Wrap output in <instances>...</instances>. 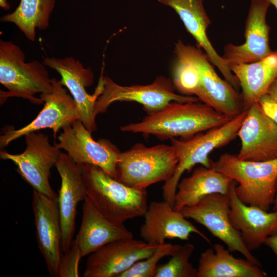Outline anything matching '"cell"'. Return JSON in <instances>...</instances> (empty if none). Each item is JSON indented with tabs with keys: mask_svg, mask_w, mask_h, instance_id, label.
Returning <instances> with one entry per match:
<instances>
[{
	"mask_svg": "<svg viewBox=\"0 0 277 277\" xmlns=\"http://www.w3.org/2000/svg\"><path fill=\"white\" fill-rule=\"evenodd\" d=\"M229 66L239 82L244 110H247L267 93L277 77V50L256 62Z\"/></svg>",
	"mask_w": 277,
	"mask_h": 277,
	"instance_id": "cb8c5ba5",
	"label": "cell"
},
{
	"mask_svg": "<svg viewBox=\"0 0 277 277\" xmlns=\"http://www.w3.org/2000/svg\"><path fill=\"white\" fill-rule=\"evenodd\" d=\"M277 102V77L269 86L267 93Z\"/></svg>",
	"mask_w": 277,
	"mask_h": 277,
	"instance_id": "d6a6232c",
	"label": "cell"
},
{
	"mask_svg": "<svg viewBox=\"0 0 277 277\" xmlns=\"http://www.w3.org/2000/svg\"><path fill=\"white\" fill-rule=\"evenodd\" d=\"M241 160L266 161L277 159V124L266 115L258 102L248 109L238 132Z\"/></svg>",
	"mask_w": 277,
	"mask_h": 277,
	"instance_id": "ac0fdd59",
	"label": "cell"
},
{
	"mask_svg": "<svg viewBox=\"0 0 277 277\" xmlns=\"http://www.w3.org/2000/svg\"><path fill=\"white\" fill-rule=\"evenodd\" d=\"M158 246L132 239L117 240L90 254L84 277H118L138 261L149 256Z\"/></svg>",
	"mask_w": 277,
	"mask_h": 277,
	"instance_id": "5bb4252c",
	"label": "cell"
},
{
	"mask_svg": "<svg viewBox=\"0 0 277 277\" xmlns=\"http://www.w3.org/2000/svg\"><path fill=\"white\" fill-rule=\"evenodd\" d=\"M26 148L19 154H13L1 150L0 158L11 161L18 173L33 190L52 198H58L50 183V171L55 166L61 151L51 145L49 136L42 132H33L25 136Z\"/></svg>",
	"mask_w": 277,
	"mask_h": 277,
	"instance_id": "ba28073f",
	"label": "cell"
},
{
	"mask_svg": "<svg viewBox=\"0 0 277 277\" xmlns=\"http://www.w3.org/2000/svg\"><path fill=\"white\" fill-rule=\"evenodd\" d=\"M103 89L95 104L96 116L106 111L113 103L135 102L142 104L147 113L160 110L171 102H198L196 96L184 95L175 92L172 81L164 76L156 77L150 84L122 86L108 76H103Z\"/></svg>",
	"mask_w": 277,
	"mask_h": 277,
	"instance_id": "52a82bcc",
	"label": "cell"
},
{
	"mask_svg": "<svg viewBox=\"0 0 277 277\" xmlns=\"http://www.w3.org/2000/svg\"><path fill=\"white\" fill-rule=\"evenodd\" d=\"M233 180L227 175L203 166L195 168L190 176L179 182L173 209L178 211L184 207L197 205L203 199L213 193L228 194Z\"/></svg>",
	"mask_w": 277,
	"mask_h": 277,
	"instance_id": "603a6c76",
	"label": "cell"
},
{
	"mask_svg": "<svg viewBox=\"0 0 277 277\" xmlns=\"http://www.w3.org/2000/svg\"><path fill=\"white\" fill-rule=\"evenodd\" d=\"M233 181L230 186V221L241 233L250 251L256 250L264 244L266 240L277 229V209L273 212L264 210L258 207L245 204L237 196Z\"/></svg>",
	"mask_w": 277,
	"mask_h": 277,
	"instance_id": "44dd1931",
	"label": "cell"
},
{
	"mask_svg": "<svg viewBox=\"0 0 277 277\" xmlns=\"http://www.w3.org/2000/svg\"><path fill=\"white\" fill-rule=\"evenodd\" d=\"M277 209V181H276V194H275V201L273 205V210H275Z\"/></svg>",
	"mask_w": 277,
	"mask_h": 277,
	"instance_id": "e575fe53",
	"label": "cell"
},
{
	"mask_svg": "<svg viewBox=\"0 0 277 277\" xmlns=\"http://www.w3.org/2000/svg\"><path fill=\"white\" fill-rule=\"evenodd\" d=\"M55 0H21L12 13L1 17V21L14 24L28 40L36 39V30L46 29Z\"/></svg>",
	"mask_w": 277,
	"mask_h": 277,
	"instance_id": "484cf974",
	"label": "cell"
},
{
	"mask_svg": "<svg viewBox=\"0 0 277 277\" xmlns=\"http://www.w3.org/2000/svg\"><path fill=\"white\" fill-rule=\"evenodd\" d=\"M175 11L187 31L195 40L198 48H202L209 62L221 72L226 81L239 90L240 83L228 64L211 45L206 31L210 20L203 5V0H157Z\"/></svg>",
	"mask_w": 277,
	"mask_h": 277,
	"instance_id": "ffe728a7",
	"label": "cell"
},
{
	"mask_svg": "<svg viewBox=\"0 0 277 277\" xmlns=\"http://www.w3.org/2000/svg\"><path fill=\"white\" fill-rule=\"evenodd\" d=\"M174 51L185 55L197 67L201 81L195 95L200 101L231 118L244 110L241 94L217 75L206 54L199 48L185 44L178 40L175 44Z\"/></svg>",
	"mask_w": 277,
	"mask_h": 277,
	"instance_id": "9c48e42d",
	"label": "cell"
},
{
	"mask_svg": "<svg viewBox=\"0 0 277 277\" xmlns=\"http://www.w3.org/2000/svg\"><path fill=\"white\" fill-rule=\"evenodd\" d=\"M53 90L49 93L40 94L44 106L37 116L29 124L18 129L5 130L0 136V148L28 133L49 128L52 130L54 139L58 131L79 119L76 104L67 89L52 78Z\"/></svg>",
	"mask_w": 277,
	"mask_h": 277,
	"instance_id": "4fadbf2b",
	"label": "cell"
},
{
	"mask_svg": "<svg viewBox=\"0 0 277 277\" xmlns=\"http://www.w3.org/2000/svg\"><path fill=\"white\" fill-rule=\"evenodd\" d=\"M83 201L82 222L74 239L82 257L111 242L133 238L124 224L113 222L105 216L87 196Z\"/></svg>",
	"mask_w": 277,
	"mask_h": 277,
	"instance_id": "7402d4cb",
	"label": "cell"
},
{
	"mask_svg": "<svg viewBox=\"0 0 277 277\" xmlns=\"http://www.w3.org/2000/svg\"><path fill=\"white\" fill-rule=\"evenodd\" d=\"M179 246L165 243L158 246L149 256L138 261L118 277H154L159 262L166 256L171 255Z\"/></svg>",
	"mask_w": 277,
	"mask_h": 277,
	"instance_id": "f1b7e54d",
	"label": "cell"
},
{
	"mask_svg": "<svg viewBox=\"0 0 277 277\" xmlns=\"http://www.w3.org/2000/svg\"><path fill=\"white\" fill-rule=\"evenodd\" d=\"M82 165L86 196L105 216L118 224L144 216L148 208L146 189L128 186L97 166Z\"/></svg>",
	"mask_w": 277,
	"mask_h": 277,
	"instance_id": "7a4b0ae2",
	"label": "cell"
},
{
	"mask_svg": "<svg viewBox=\"0 0 277 277\" xmlns=\"http://www.w3.org/2000/svg\"><path fill=\"white\" fill-rule=\"evenodd\" d=\"M0 6L5 10H8L10 8L7 0H0Z\"/></svg>",
	"mask_w": 277,
	"mask_h": 277,
	"instance_id": "836d02e7",
	"label": "cell"
},
{
	"mask_svg": "<svg viewBox=\"0 0 277 277\" xmlns=\"http://www.w3.org/2000/svg\"><path fill=\"white\" fill-rule=\"evenodd\" d=\"M264 114L277 124V102L269 95L265 94L258 101Z\"/></svg>",
	"mask_w": 277,
	"mask_h": 277,
	"instance_id": "4dcf8cb0",
	"label": "cell"
},
{
	"mask_svg": "<svg viewBox=\"0 0 277 277\" xmlns=\"http://www.w3.org/2000/svg\"><path fill=\"white\" fill-rule=\"evenodd\" d=\"M141 121L122 126L121 130L154 135L165 140L183 138L219 127L232 118L203 102H171L150 113Z\"/></svg>",
	"mask_w": 277,
	"mask_h": 277,
	"instance_id": "6da1fadb",
	"label": "cell"
},
{
	"mask_svg": "<svg viewBox=\"0 0 277 277\" xmlns=\"http://www.w3.org/2000/svg\"><path fill=\"white\" fill-rule=\"evenodd\" d=\"M264 245L270 248L277 258V229L266 240Z\"/></svg>",
	"mask_w": 277,
	"mask_h": 277,
	"instance_id": "1f68e13d",
	"label": "cell"
},
{
	"mask_svg": "<svg viewBox=\"0 0 277 277\" xmlns=\"http://www.w3.org/2000/svg\"><path fill=\"white\" fill-rule=\"evenodd\" d=\"M42 58L46 67L55 70L61 76V83L69 90L76 104L79 120L91 133L95 131V104L103 89L102 75L94 93L91 95L86 90L94 81V73L90 67H84L80 60L71 56H42Z\"/></svg>",
	"mask_w": 277,
	"mask_h": 277,
	"instance_id": "7c38bea8",
	"label": "cell"
},
{
	"mask_svg": "<svg viewBox=\"0 0 277 277\" xmlns=\"http://www.w3.org/2000/svg\"><path fill=\"white\" fill-rule=\"evenodd\" d=\"M214 169L239 183L235 193L243 203L269 211L273 205L277 181V159L266 161L240 159L225 153L213 163Z\"/></svg>",
	"mask_w": 277,
	"mask_h": 277,
	"instance_id": "5b68a950",
	"label": "cell"
},
{
	"mask_svg": "<svg viewBox=\"0 0 277 277\" xmlns=\"http://www.w3.org/2000/svg\"><path fill=\"white\" fill-rule=\"evenodd\" d=\"M82 258L80 249L74 240L69 250L61 257L58 277H78V265Z\"/></svg>",
	"mask_w": 277,
	"mask_h": 277,
	"instance_id": "f546056e",
	"label": "cell"
},
{
	"mask_svg": "<svg viewBox=\"0 0 277 277\" xmlns=\"http://www.w3.org/2000/svg\"><path fill=\"white\" fill-rule=\"evenodd\" d=\"M271 4H272L277 10V0H269Z\"/></svg>",
	"mask_w": 277,
	"mask_h": 277,
	"instance_id": "d590c367",
	"label": "cell"
},
{
	"mask_svg": "<svg viewBox=\"0 0 277 277\" xmlns=\"http://www.w3.org/2000/svg\"><path fill=\"white\" fill-rule=\"evenodd\" d=\"M55 167L61 179L58 205L62 229V249H70L75 229L77 206L86 194L82 164L74 163L68 154L61 152Z\"/></svg>",
	"mask_w": 277,
	"mask_h": 277,
	"instance_id": "2e32d148",
	"label": "cell"
},
{
	"mask_svg": "<svg viewBox=\"0 0 277 277\" xmlns=\"http://www.w3.org/2000/svg\"><path fill=\"white\" fill-rule=\"evenodd\" d=\"M58 136V143L54 145L64 149L72 160L77 164H90L97 166L114 179L121 152L106 139L96 142L82 122L77 119L63 129Z\"/></svg>",
	"mask_w": 277,
	"mask_h": 277,
	"instance_id": "8fae6325",
	"label": "cell"
},
{
	"mask_svg": "<svg viewBox=\"0 0 277 277\" xmlns=\"http://www.w3.org/2000/svg\"><path fill=\"white\" fill-rule=\"evenodd\" d=\"M0 83L7 91L0 90V102L8 98L21 97L32 104L44 103L37 93H49L53 90L52 78L46 66L37 60L25 62L21 48L11 41L0 40Z\"/></svg>",
	"mask_w": 277,
	"mask_h": 277,
	"instance_id": "277c9868",
	"label": "cell"
},
{
	"mask_svg": "<svg viewBox=\"0 0 277 277\" xmlns=\"http://www.w3.org/2000/svg\"><path fill=\"white\" fill-rule=\"evenodd\" d=\"M229 209V194L216 193L206 196L196 205L183 207L180 211L186 218L204 226L224 243L230 251H238L246 259L262 266L247 247L240 232L231 224Z\"/></svg>",
	"mask_w": 277,
	"mask_h": 277,
	"instance_id": "30bf717a",
	"label": "cell"
},
{
	"mask_svg": "<svg viewBox=\"0 0 277 277\" xmlns=\"http://www.w3.org/2000/svg\"><path fill=\"white\" fill-rule=\"evenodd\" d=\"M177 163L172 145L147 147L137 143L120 153L115 179L130 187L146 189L153 184L169 180Z\"/></svg>",
	"mask_w": 277,
	"mask_h": 277,
	"instance_id": "8992f818",
	"label": "cell"
},
{
	"mask_svg": "<svg viewBox=\"0 0 277 277\" xmlns=\"http://www.w3.org/2000/svg\"><path fill=\"white\" fill-rule=\"evenodd\" d=\"M174 52L176 56L172 68V82L175 89L182 95H195L201 81L197 67L181 52Z\"/></svg>",
	"mask_w": 277,
	"mask_h": 277,
	"instance_id": "4316f807",
	"label": "cell"
},
{
	"mask_svg": "<svg viewBox=\"0 0 277 277\" xmlns=\"http://www.w3.org/2000/svg\"><path fill=\"white\" fill-rule=\"evenodd\" d=\"M223 245L215 244L199 258L197 277H266L267 273L246 258L238 259Z\"/></svg>",
	"mask_w": 277,
	"mask_h": 277,
	"instance_id": "d4e9b609",
	"label": "cell"
},
{
	"mask_svg": "<svg viewBox=\"0 0 277 277\" xmlns=\"http://www.w3.org/2000/svg\"><path fill=\"white\" fill-rule=\"evenodd\" d=\"M144 216L145 221L140 228V236L151 246L163 245L166 239L186 241L192 233L210 243L209 239L188 221L181 211L175 210L164 200L152 202Z\"/></svg>",
	"mask_w": 277,
	"mask_h": 277,
	"instance_id": "d6986e66",
	"label": "cell"
},
{
	"mask_svg": "<svg viewBox=\"0 0 277 277\" xmlns=\"http://www.w3.org/2000/svg\"><path fill=\"white\" fill-rule=\"evenodd\" d=\"M194 250L191 244L180 245L168 262L157 265L154 277H197V269L189 261Z\"/></svg>",
	"mask_w": 277,
	"mask_h": 277,
	"instance_id": "83f0119b",
	"label": "cell"
},
{
	"mask_svg": "<svg viewBox=\"0 0 277 277\" xmlns=\"http://www.w3.org/2000/svg\"><path fill=\"white\" fill-rule=\"evenodd\" d=\"M32 209L36 240L51 276H58L62 253V229L58 198L33 190Z\"/></svg>",
	"mask_w": 277,
	"mask_h": 277,
	"instance_id": "9a60e30c",
	"label": "cell"
},
{
	"mask_svg": "<svg viewBox=\"0 0 277 277\" xmlns=\"http://www.w3.org/2000/svg\"><path fill=\"white\" fill-rule=\"evenodd\" d=\"M247 110L219 127L200 132L191 137L181 139L172 138L178 163L171 177L162 187L163 200L173 207L177 185L182 174L189 172L196 164L211 168L213 162L209 157L210 153L228 144L237 136L238 132L245 117Z\"/></svg>",
	"mask_w": 277,
	"mask_h": 277,
	"instance_id": "3957f363",
	"label": "cell"
},
{
	"mask_svg": "<svg viewBox=\"0 0 277 277\" xmlns=\"http://www.w3.org/2000/svg\"><path fill=\"white\" fill-rule=\"evenodd\" d=\"M270 5L269 0L250 1L245 22V43L240 45L229 43L224 47L222 57L228 65L256 62L273 52L269 42L270 28L266 22Z\"/></svg>",
	"mask_w": 277,
	"mask_h": 277,
	"instance_id": "e0dca14e",
	"label": "cell"
}]
</instances>
